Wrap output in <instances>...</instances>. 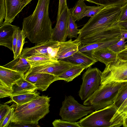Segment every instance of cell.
Segmentation results:
<instances>
[{"instance_id": "obj_1", "label": "cell", "mask_w": 127, "mask_h": 127, "mask_svg": "<svg viewBox=\"0 0 127 127\" xmlns=\"http://www.w3.org/2000/svg\"><path fill=\"white\" fill-rule=\"evenodd\" d=\"M127 0H122L108 4L91 17L79 30L77 38H83L98 32L105 31L114 26L121 13L123 6Z\"/></svg>"}, {"instance_id": "obj_2", "label": "cell", "mask_w": 127, "mask_h": 127, "mask_svg": "<svg viewBox=\"0 0 127 127\" xmlns=\"http://www.w3.org/2000/svg\"><path fill=\"white\" fill-rule=\"evenodd\" d=\"M50 1L38 0L33 13L23 19L22 29L33 39H43L52 33V23L49 16Z\"/></svg>"}, {"instance_id": "obj_3", "label": "cell", "mask_w": 127, "mask_h": 127, "mask_svg": "<svg viewBox=\"0 0 127 127\" xmlns=\"http://www.w3.org/2000/svg\"><path fill=\"white\" fill-rule=\"evenodd\" d=\"M50 97L39 96L36 99L21 105H17L11 122L38 125V122L49 112Z\"/></svg>"}, {"instance_id": "obj_4", "label": "cell", "mask_w": 127, "mask_h": 127, "mask_svg": "<svg viewBox=\"0 0 127 127\" xmlns=\"http://www.w3.org/2000/svg\"><path fill=\"white\" fill-rule=\"evenodd\" d=\"M125 83L112 82L100 85L96 91L84 100V105L91 106L96 111L112 104L120 89Z\"/></svg>"}, {"instance_id": "obj_5", "label": "cell", "mask_w": 127, "mask_h": 127, "mask_svg": "<svg viewBox=\"0 0 127 127\" xmlns=\"http://www.w3.org/2000/svg\"><path fill=\"white\" fill-rule=\"evenodd\" d=\"M94 110L92 106L80 104L73 97L70 95L65 96L60 109L59 115L62 120L75 122L91 114Z\"/></svg>"}, {"instance_id": "obj_6", "label": "cell", "mask_w": 127, "mask_h": 127, "mask_svg": "<svg viewBox=\"0 0 127 127\" xmlns=\"http://www.w3.org/2000/svg\"><path fill=\"white\" fill-rule=\"evenodd\" d=\"M118 109L114 104L94 111L77 122L81 127H110V121Z\"/></svg>"}, {"instance_id": "obj_7", "label": "cell", "mask_w": 127, "mask_h": 127, "mask_svg": "<svg viewBox=\"0 0 127 127\" xmlns=\"http://www.w3.org/2000/svg\"><path fill=\"white\" fill-rule=\"evenodd\" d=\"M112 82H127V61L117 58L106 66L102 72L100 85Z\"/></svg>"}, {"instance_id": "obj_8", "label": "cell", "mask_w": 127, "mask_h": 127, "mask_svg": "<svg viewBox=\"0 0 127 127\" xmlns=\"http://www.w3.org/2000/svg\"><path fill=\"white\" fill-rule=\"evenodd\" d=\"M102 73L98 68L90 67L83 74L82 83L79 92L82 100H86L98 89L101 84Z\"/></svg>"}, {"instance_id": "obj_9", "label": "cell", "mask_w": 127, "mask_h": 127, "mask_svg": "<svg viewBox=\"0 0 127 127\" xmlns=\"http://www.w3.org/2000/svg\"><path fill=\"white\" fill-rule=\"evenodd\" d=\"M61 43L51 40L40 42L32 47L23 49L20 56L26 58L32 55H40L58 60L57 55Z\"/></svg>"}, {"instance_id": "obj_10", "label": "cell", "mask_w": 127, "mask_h": 127, "mask_svg": "<svg viewBox=\"0 0 127 127\" xmlns=\"http://www.w3.org/2000/svg\"><path fill=\"white\" fill-rule=\"evenodd\" d=\"M24 78L27 81L34 85L37 90L46 91L53 82L59 80L58 77L50 74L41 73L27 72Z\"/></svg>"}, {"instance_id": "obj_11", "label": "cell", "mask_w": 127, "mask_h": 127, "mask_svg": "<svg viewBox=\"0 0 127 127\" xmlns=\"http://www.w3.org/2000/svg\"><path fill=\"white\" fill-rule=\"evenodd\" d=\"M69 9L66 7L57 19V23L53 29L50 40L63 42L66 41L67 37V30Z\"/></svg>"}, {"instance_id": "obj_12", "label": "cell", "mask_w": 127, "mask_h": 127, "mask_svg": "<svg viewBox=\"0 0 127 127\" xmlns=\"http://www.w3.org/2000/svg\"><path fill=\"white\" fill-rule=\"evenodd\" d=\"M120 28L115 26L108 30L94 34L80 40L81 45L108 41L120 36Z\"/></svg>"}, {"instance_id": "obj_13", "label": "cell", "mask_w": 127, "mask_h": 127, "mask_svg": "<svg viewBox=\"0 0 127 127\" xmlns=\"http://www.w3.org/2000/svg\"><path fill=\"white\" fill-rule=\"evenodd\" d=\"M75 64H76L63 60H59L58 62L54 64L30 67L27 72L47 73L58 77Z\"/></svg>"}, {"instance_id": "obj_14", "label": "cell", "mask_w": 127, "mask_h": 127, "mask_svg": "<svg viewBox=\"0 0 127 127\" xmlns=\"http://www.w3.org/2000/svg\"><path fill=\"white\" fill-rule=\"evenodd\" d=\"M0 26V45L12 51L14 32L18 27L4 22Z\"/></svg>"}, {"instance_id": "obj_15", "label": "cell", "mask_w": 127, "mask_h": 127, "mask_svg": "<svg viewBox=\"0 0 127 127\" xmlns=\"http://www.w3.org/2000/svg\"><path fill=\"white\" fill-rule=\"evenodd\" d=\"M81 44L80 41L77 38L73 41L70 39L68 41L61 42L57 60H62L73 55L78 51Z\"/></svg>"}, {"instance_id": "obj_16", "label": "cell", "mask_w": 127, "mask_h": 127, "mask_svg": "<svg viewBox=\"0 0 127 127\" xmlns=\"http://www.w3.org/2000/svg\"><path fill=\"white\" fill-rule=\"evenodd\" d=\"M24 73L0 66V82L9 87L16 81L24 77Z\"/></svg>"}, {"instance_id": "obj_17", "label": "cell", "mask_w": 127, "mask_h": 127, "mask_svg": "<svg viewBox=\"0 0 127 127\" xmlns=\"http://www.w3.org/2000/svg\"><path fill=\"white\" fill-rule=\"evenodd\" d=\"M89 56L97 62L104 63L106 66L117 58V53L108 48L93 50Z\"/></svg>"}, {"instance_id": "obj_18", "label": "cell", "mask_w": 127, "mask_h": 127, "mask_svg": "<svg viewBox=\"0 0 127 127\" xmlns=\"http://www.w3.org/2000/svg\"><path fill=\"white\" fill-rule=\"evenodd\" d=\"M11 88L12 92L10 96L32 93L37 90L36 87L33 84L26 80L24 77L21 78L15 82Z\"/></svg>"}, {"instance_id": "obj_19", "label": "cell", "mask_w": 127, "mask_h": 127, "mask_svg": "<svg viewBox=\"0 0 127 127\" xmlns=\"http://www.w3.org/2000/svg\"><path fill=\"white\" fill-rule=\"evenodd\" d=\"M6 15L4 22L11 23L24 8L21 0H5Z\"/></svg>"}, {"instance_id": "obj_20", "label": "cell", "mask_w": 127, "mask_h": 127, "mask_svg": "<svg viewBox=\"0 0 127 127\" xmlns=\"http://www.w3.org/2000/svg\"><path fill=\"white\" fill-rule=\"evenodd\" d=\"M61 60L69 62L74 64H82L87 68L97 61L90 56L79 50L73 55Z\"/></svg>"}, {"instance_id": "obj_21", "label": "cell", "mask_w": 127, "mask_h": 127, "mask_svg": "<svg viewBox=\"0 0 127 127\" xmlns=\"http://www.w3.org/2000/svg\"><path fill=\"white\" fill-rule=\"evenodd\" d=\"M120 36L108 41L97 42L84 45H80L78 50L88 55L93 50L107 48L114 45L120 39Z\"/></svg>"}, {"instance_id": "obj_22", "label": "cell", "mask_w": 127, "mask_h": 127, "mask_svg": "<svg viewBox=\"0 0 127 127\" xmlns=\"http://www.w3.org/2000/svg\"><path fill=\"white\" fill-rule=\"evenodd\" d=\"M3 66L24 74L26 73L31 67L30 65L26 59L20 56Z\"/></svg>"}, {"instance_id": "obj_23", "label": "cell", "mask_w": 127, "mask_h": 127, "mask_svg": "<svg viewBox=\"0 0 127 127\" xmlns=\"http://www.w3.org/2000/svg\"><path fill=\"white\" fill-rule=\"evenodd\" d=\"M87 67L82 64H75L58 76L59 80H63L67 82L72 81L80 75Z\"/></svg>"}, {"instance_id": "obj_24", "label": "cell", "mask_w": 127, "mask_h": 127, "mask_svg": "<svg viewBox=\"0 0 127 127\" xmlns=\"http://www.w3.org/2000/svg\"><path fill=\"white\" fill-rule=\"evenodd\" d=\"M31 68L56 64L59 61L47 56L40 55L32 56L26 58Z\"/></svg>"}, {"instance_id": "obj_25", "label": "cell", "mask_w": 127, "mask_h": 127, "mask_svg": "<svg viewBox=\"0 0 127 127\" xmlns=\"http://www.w3.org/2000/svg\"><path fill=\"white\" fill-rule=\"evenodd\" d=\"M39 93H33L25 94L10 96L11 101L14 102L17 105H21L29 102L39 96Z\"/></svg>"}, {"instance_id": "obj_26", "label": "cell", "mask_w": 127, "mask_h": 127, "mask_svg": "<svg viewBox=\"0 0 127 127\" xmlns=\"http://www.w3.org/2000/svg\"><path fill=\"white\" fill-rule=\"evenodd\" d=\"M84 0H78L72 8L69 9L71 14L75 21H78L83 18L87 6Z\"/></svg>"}, {"instance_id": "obj_27", "label": "cell", "mask_w": 127, "mask_h": 127, "mask_svg": "<svg viewBox=\"0 0 127 127\" xmlns=\"http://www.w3.org/2000/svg\"><path fill=\"white\" fill-rule=\"evenodd\" d=\"M75 21L70 11L68 15L67 34L68 38L70 39L73 38H77L78 37V35L79 34V30L77 29Z\"/></svg>"}, {"instance_id": "obj_28", "label": "cell", "mask_w": 127, "mask_h": 127, "mask_svg": "<svg viewBox=\"0 0 127 127\" xmlns=\"http://www.w3.org/2000/svg\"><path fill=\"white\" fill-rule=\"evenodd\" d=\"M26 37L25 31L23 29L20 30L19 28L18 31L16 52L15 54L14 55V59L16 58L20 55L24 44L27 42L25 41Z\"/></svg>"}, {"instance_id": "obj_29", "label": "cell", "mask_w": 127, "mask_h": 127, "mask_svg": "<svg viewBox=\"0 0 127 127\" xmlns=\"http://www.w3.org/2000/svg\"><path fill=\"white\" fill-rule=\"evenodd\" d=\"M127 117V105L120 113L115 114L110 121V127H119L123 125L124 120Z\"/></svg>"}, {"instance_id": "obj_30", "label": "cell", "mask_w": 127, "mask_h": 127, "mask_svg": "<svg viewBox=\"0 0 127 127\" xmlns=\"http://www.w3.org/2000/svg\"><path fill=\"white\" fill-rule=\"evenodd\" d=\"M127 98V82H126L120 89L114 103L118 109Z\"/></svg>"}, {"instance_id": "obj_31", "label": "cell", "mask_w": 127, "mask_h": 127, "mask_svg": "<svg viewBox=\"0 0 127 127\" xmlns=\"http://www.w3.org/2000/svg\"><path fill=\"white\" fill-rule=\"evenodd\" d=\"M54 127H81L77 122H71L60 119H56L52 123Z\"/></svg>"}, {"instance_id": "obj_32", "label": "cell", "mask_w": 127, "mask_h": 127, "mask_svg": "<svg viewBox=\"0 0 127 127\" xmlns=\"http://www.w3.org/2000/svg\"><path fill=\"white\" fill-rule=\"evenodd\" d=\"M104 6L102 5H98L97 6H87L86 10L83 17L86 16L92 17L97 13Z\"/></svg>"}, {"instance_id": "obj_33", "label": "cell", "mask_w": 127, "mask_h": 127, "mask_svg": "<svg viewBox=\"0 0 127 127\" xmlns=\"http://www.w3.org/2000/svg\"><path fill=\"white\" fill-rule=\"evenodd\" d=\"M127 41L120 39L117 43L113 45L110 46L108 48L117 53L124 49L125 46L126 45V43Z\"/></svg>"}, {"instance_id": "obj_34", "label": "cell", "mask_w": 127, "mask_h": 127, "mask_svg": "<svg viewBox=\"0 0 127 127\" xmlns=\"http://www.w3.org/2000/svg\"><path fill=\"white\" fill-rule=\"evenodd\" d=\"M14 113V108L10 107V109L2 123L0 124V127H7L11 122Z\"/></svg>"}, {"instance_id": "obj_35", "label": "cell", "mask_w": 127, "mask_h": 127, "mask_svg": "<svg viewBox=\"0 0 127 127\" xmlns=\"http://www.w3.org/2000/svg\"><path fill=\"white\" fill-rule=\"evenodd\" d=\"M12 92L11 88L0 82V98L10 96Z\"/></svg>"}, {"instance_id": "obj_36", "label": "cell", "mask_w": 127, "mask_h": 127, "mask_svg": "<svg viewBox=\"0 0 127 127\" xmlns=\"http://www.w3.org/2000/svg\"><path fill=\"white\" fill-rule=\"evenodd\" d=\"M127 21V2L123 6L120 16L114 25L118 26L119 24Z\"/></svg>"}, {"instance_id": "obj_37", "label": "cell", "mask_w": 127, "mask_h": 127, "mask_svg": "<svg viewBox=\"0 0 127 127\" xmlns=\"http://www.w3.org/2000/svg\"><path fill=\"white\" fill-rule=\"evenodd\" d=\"M6 15V9L5 0H0V26L3 22Z\"/></svg>"}, {"instance_id": "obj_38", "label": "cell", "mask_w": 127, "mask_h": 127, "mask_svg": "<svg viewBox=\"0 0 127 127\" xmlns=\"http://www.w3.org/2000/svg\"><path fill=\"white\" fill-rule=\"evenodd\" d=\"M8 105L6 104L0 105V124L3 121L4 118L8 113L10 109Z\"/></svg>"}, {"instance_id": "obj_39", "label": "cell", "mask_w": 127, "mask_h": 127, "mask_svg": "<svg viewBox=\"0 0 127 127\" xmlns=\"http://www.w3.org/2000/svg\"><path fill=\"white\" fill-rule=\"evenodd\" d=\"M122 0H84L90 3H94L97 5L105 6L108 4Z\"/></svg>"}, {"instance_id": "obj_40", "label": "cell", "mask_w": 127, "mask_h": 127, "mask_svg": "<svg viewBox=\"0 0 127 127\" xmlns=\"http://www.w3.org/2000/svg\"><path fill=\"white\" fill-rule=\"evenodd\" d=\"M66 0H59L58 12L57 17L58 18L64 9L67 7Z\"/></svg>"}, {"instance_id": "obj_41", "label": "cell", "mask_w": 127, "mask_h": 127, "mask_svg": "<svg viewBox=\"0 0 127 127\" xmlns=\"http://www.w3.org/2000/svg\"><path fill=\"white\" fill-rule=\"evenodd\" d=\"M117 58L123 61H127V48L117 53Z\"/></svg>"}, {"instance_id": "obj_42", "label": "cell", "mask_w": 127, "mask_h": 127, "mask_svg": "<svg viewBox=\"0 0 127 127\" xmlns=\"http://www.w3.org/2000/svg\"><path fill=\"white\" fill-rule=\"evenodd\" d=\"M18 27L14 31L13 37V50L14 55L15 53L16 46L17 41V32L18 29L19 28Z\"/></svg>"}, {"instance_id": "obj_43", "label": "cell", "mask_w": 127, "mask_h": 127, "mask_svg": "<svg viewBox=\"0 0 127 127\" xmlns=\"http://www.w3.org/2000/svg\"><path fill=\"white\" fill-rule=\"evenodd\" d=\"M8 127H39L38 125L15 123L11 122Z\"/></svg>"}, {"instance_id": "obj_44", "label": "cell", "mask_w": 127, "mask_h": 127, "mask_svg": "<svg viewBox=\"0 0 127 127\" xmlns=\"http://www.w3.org/2000/svg\"><path fill=\"white\" fill-rule=\"evenodd\" d=\"M120 29L121 31V39L125 40L127 39V30L122 29L121 28Z\"/></svg>"}, {"instance_id": "obj_45", "label": "cell", "mask_w": 127, "mask_h": 127, "mask_svg": "<svg viewBox=\"0 0 127 127\" xmlns=\"http://www.w3.org/2000/svg\"><path fill=\"white\" fill-rule=\"evenodd\" d=\"M127 105V98L118 109L115 114H118L121 112Z\"/></svg>"}, {"instance_id": "obj_46", "label": "cell", "mask_w": 127, "mask_h": 127, "mask_svg": "<svg viewBox=\"0 0 127 127\" xmlns=\"http://www.w3.org/2000/svg\"><path fill=\"white\" fill-rule=\"evenodd\" d=\"M118 26L121 29L127 30V21L119 24Z\"/></svg>"}, {"instance_id": "obj_47", "label": "cell", "mask_w": 127, "mask_h": 127, "mask_svg": "<svg viewBox=\"0 0 127 127\" xmlns=\"http://www.w3.org/2000/svg\"><path fill=\"white\" fill-rule=\"evenodd\" d=\"M32 0H21V1L22 6L24 7Z\"/></svg>"}, {"instance_id": "obj_48", "label": "cell", "mask_w": 127, "mask_h": 127, "mask_svg": "<svg viewBox=\"0 0 127 127\" xmlns=\"http://www.w3.org/2000/svg\"><path fill=\"white\" fill-rule=\"evenodd\" d=\"M123 126L124 127H127V117L124 120Z\"/></svg>"}, {"instance_id": "obj_49", "label": "cell", "mask_w": 127, "mask_h": 127, "mask_svg": "<svg viewBox=\"0 0 127 127\" xmlns=\"http://www.w3.org/2000/svg\"><path fill=\"white\" fill-rule=\"evenodd\" d=\"M125 48H127V44L125 46Z\"/></svg>"}]
</instances>
